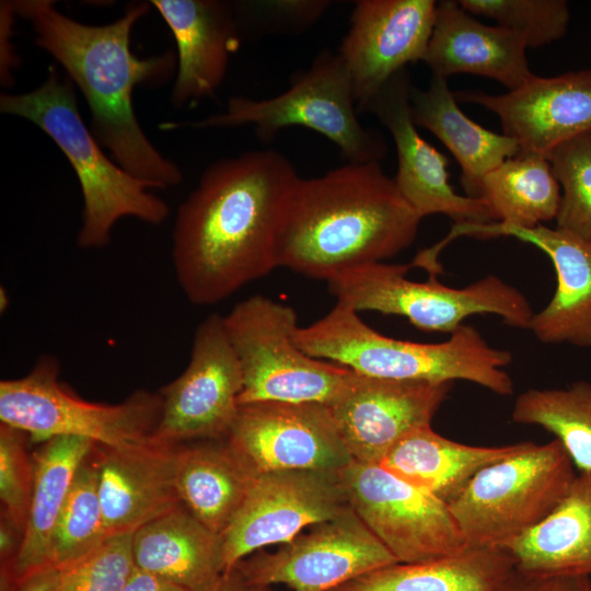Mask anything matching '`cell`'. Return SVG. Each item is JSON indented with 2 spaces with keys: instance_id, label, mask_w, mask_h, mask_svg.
I'll return each mask as SVG.
<instances>
[{
  "instance_id": "1",
  "label": "cell",
  "mask_w": 591,
  "mask_h": 591,
  "mask_svg": "<svg viewBox=\"0 0 591 591\" xmlns=\"http://www.w3.org/2000/svg\"><path fill=\"white\" fill-rule=\"evenodd\" d=\"M275 150L213 162L179 205L173 230L176 280L195 305H213L277 268L281 219L299 179Z\"/></svg>"
},
{
  "instance_id": "2",
  "label": "cell",
  "mask_w": 591,
  "mask_h": 591,
  "mask_svg": "<svg viewBox=\"0 0 591 591\" xmlns=\"http://www.w3.org/2000/svg\"><path fill=\"white\" fill-rule=\"evenodd\" d=\"M13 5L31 24L36 45L54 57L84 96L90 129L112 159L153 189L178 185L182 170L149 140L132 105L135 88L163 83L177 59L171 53L139 58L131 51V30L151 3L134 2L104 25L73 20L51 0H14Z\"/></svg>"
},
{
  "instance_id": "3",
  "label": "cell",
  "mask_w": 591,
  "mask_h": 591,
  "mask_svg": "<svg viewBox=\"0 0 591 591\" xmlns=\"http://www.w3.org/2000/svg\"><path fill=\"white\" fill-rule=\"evenodd\" d=\"M421 218L380 162L297 181L277 233V267L328 280L407 248Z\"/></svg>"
},
{
  "instance_id": "4",
  "label": "cell",
  "mask_w": 591,
  "mask_h": 591,
  "mask_svg": "<svg viewBox=\"0 0 591 591\" xmlns=\"http://www.w3.org/2000/svg\"><path fill=\"white\" fill-rule=\"evenodd\" d=\"M294 341L306 355L327 359L372 378L478 384L495 394H513L506 371L510 351L489 345L471 325H461L442 343L425 344L382 335L358 312L337 302L322 318L298 327Z\"/></svg>"
},
{
  "instance_id": "5",
  "label": "cell",
  "mask_w": 591,
  "mask_h": 591,
  "mask_svg": "<svg viewBox=\"0 0 591 591\" xmlns=\"http://www.w3.org/2000/svg\"><path fill=\"white\" fill-rule=\"evenodd\" d=\"M0 112L26 119L42 129L62 151L80 184L83 208L77 243L101 248L123 218L161 224L169 206L152 186L126 172L102 150L81 118L74 85L49 67L45 80L25 93H2Z\"/></svg>"
},
{
  "instance_id": "6",
  "label": "cell",
  "mask_w": 591,
  "mask_h": 591,
  "mask_svg": "<svg viewBox=\"0 0 591 591\" xmlns=\"http://www.w3.org/2000/svg\"><path fill=\"white\" fill-rule=\"evenodd\" d=\"M559 440L480 470L448 506L470 547L501 548L544 520L577 476Z\"/></svg>"
},
{
  "instance_id": "7",
  "label": "cell",
  "mask_w": 591,
  "mask_h": 591,
  "mask_svg": "<svg viewBox=\"0 0 591 591\" xmlns=\"http://www.w3.org/2000/svg\"><path fill=\"white\" fill-rule=\"evenodd\" d=\"M410 265L383 262L345 270L327 280L337 302L356 312L401 315L425 332L451 334L474 314H496L512 327L530 329L533 312L526 297L495 275L463 288L436 276L417 282L406 278Z\"/></svg>"
},
{
  "instance_id": "8",
  "label": "cell",
  "mask_w": 591,
  "mask_h": 591,
  "mask_svg": "<svg viewBox=\"0 0 591 591\" xmlns=\"http://www.w3.org/2000/svg\"><path fill=\"white\" fill-rule=\"evenodd\" d=\"M160 393L135 392L119 404L85 401L59 380V363L42 356L26 375L0 382V420L34 442L58 436L86 438L111 449L155 442Z\"/></svg>"
},
{
  "instance_id": "9",
  "label": "cell",
  "mask_w": 591,
  "mask_h": 591,
  "mask_svg": "<svg viewBox=\"0 0 591 591\" xmlns=\"http://www.w3.org/2000/svg\"><path fill=\"white\" fill-rule=\"evenodd\" d=\"M349 72L338 54L322 51L290 88L269 99L234 96L227 109L189 125L228 128L253 125L257 137L270 141L283 128L312 129L335 143L348 163L380 162L386 153L382 135L366 128Z\"/></svg>"
},
{
  "instance_id": "10",
  "label": "cell",
  "mask_w": 591,
  "mask_h": 591,
  "mask_svg": "<svg viewBox=\"0 0 591 591\" xmlns=\"http://www.w3.org/2000/svg\"><path fill=\"white\" fill-rule=\"evenodd\" d=\"M223 320L243 375L239 405L283 402L328 406L352 374V370L313 358L298 347V315L288 304L254 294L236 303Z\"/></svg>"
},
{
  "instance_id": "11",
  "label": "cell",
  "mask_w": 591,
  "mask_h": 591,
  "mask_svg": "<svg viewBox=\"0 0 591 591\" xmlns=\"http://www.w3.org/2000/svg\"><path fill=\"white\" fill-rule=\"evenodd\" d=\"M349 505L398 563L429 561L470 547L448 503L379 464L339 472Z\"/></svg>"
},
{
  "instance_id": "12",
  "label": "cell",
  "mask_w": 591,
  "mask_h": 591,
  "mask_svg": "<svg viewBox=\"0 0 591 591\" xmlns=\"http://www.w3.org/2000/svg\"><path fill=\"white\" fill-rule=\"evenodd\" d=\"M243 375L225 329L213 313L197 326L189 362L160 392L154 439L165 444L225 439L239 409Z\"/></svg>"
},
{
  "instance_id": "13",
  "label": "cell",
  "mask_w": 591,
  "mask_h": 591,
  "mask_svg": "<svg viewBox=\"0 0 591 591\" xmlns=\"http://www.w3.org/2000/svg\"><path fill=\"white\" fill-rule=\"evenodd\" d=\"M350 508L339 472L288 470L255 476L221 534L224 576L257 549L288 543L306 526Z\"/></svg>"
},
{
  "instance_id": "14",
  "label": "cell",
  "mask_w": 591,
  "mask_h": 591,
  "mask_svg": "<svg viewBox=\"0 0 591 591\" xmlns=\"http://www.w3.org/2000/svg\"><path fill=\"white\" fill-rule=\"evenodd\" d=\"M398 563L350 508L317 523L277 552L244 558L234 568L251 584H286L292 591H331L364 573Z\"/></svg>"
},
{
  "instance_id": "15",
  "label": "cell",
  "mask_w": 591,
  "mask_h": 591,
  "mask_svg": "<svg viewBox=\"0 0 591 591\" xmlns=\"http://www.w3.org/2000/svg\"><path fill=\"white\" fill-rule=\"evenodd\" d=\"M225 439L255 476L288 470L340 472L354 461L329 407L320 403L239 405Z\"/></svg>"
},
{
  "instance_id": "16",
  "label": "cell",
  "mask_w": 591,
  "mask_h": 591,
  "mask_svg": "<svg viewBox=\"0 0 591 591\" xmlns=\"http://www.w3.org/2000/svg\"><path fill=\"white\" fill-rule=\"evenodd\" d=\"M452 385L372 378L352 371L328 407L352 460L379 464L406 436L431 426Z\"/></svg>"
},
{
  "instance_id": "17",
  "label": "cell",
  "mask_w": 591,
  "mask_h": 591,
  "mask_svg": "<svg viewBox=\"0 0 591 591\" xmlns=\"http://www.w3.org/2000/svg\"><path fill=\"white\" fill-rule=\"evenodd\" d=\"M433 0H360L338 55L366 112L382 86L408 63L422 60L432 34Z\"/></svg>"
},
{
  "instance_id": "18",
  "label": "cell",
  "mask_w": 591,
  "mask_h": 591,
  "mask_svg": "<svg viewBox=\"0 0 591 591\" xmlns=\"http://www.w3.org/2000/svg\"><path fill=\"white\" fill-rule=\"evenodd\" d=\"M407 68L395 73L369 103L391 132L397 154L395 184L417 215L442 213L454 224L494 222L482 198L462 196L449 183V160L417 131L410 106Z\"/></svg>"
},
{
  "instance_id": "19",
  "label": "cell",
  "mask_w": 591,
  "mask_h": 591,
  "mask_svg": "<svg viewBox=\"0 0 591 591\" xmlns=\"http://www.w3.org/2000/svg\"><path fill=\"white\" fill-rule=\"evenodd\" d=\"M460 236H512L543 251L553 263L557 285L548 304L534 313L530 329L545 344L591 347V239L544 224L522 228L499 222L464 223L453 224L437 243L438 250Z\"/></svg>"
},
{
  "instance_id": "20",
  "label": "cell",
  "mask_w": 591,
  "mask_h": 591,
  "mask_svg": "<svg viewBox=\"0 0 591 591\" xmlns=\"http://www.w3.org/2000/svg\"><path fill=\"white\" fill-rule=\"evenodd\" d=\"M453 95L456 102L495 113L520 153L545 157L558 143L591 128V69L547 78L534 74L520 88L498 95L483 91Z\"/></svg>"
},
{
  "instance_id": "21",
  "label": "cell",
  "mask_w": 591,
  "mask_h": 591,
  "mask_svg": "<svg viewBox=\"0 0 591 591\" xmlns=\"http://www.w3.org/2000/svg\"><path fill=\"white\" fill-rule=\"evenodd\" d=\"M92 456L107 536L134 533L181 506L175 485L176 444L131 449L95 444Z\"/></svg>"
},
{
  "instance_id": "22",
  "label": "cell",
  "mask_w": 591,
  "mask_h": 591,
  "mask_svg": "<svg viewBox=\"0 0 591 591\" xmlns=\"http://www.w3.org/2000/svg\"><path fill=\"white\" fill-rule=\"evenodd\" d=\"M177 49L171 101L186 106L211 96L223 82L239 37L233 5L218 0H152Z\"/></svg>"
},
{
  "instance_id": "23",
  "label": "cell",
  "mask_w": 591,
  "mask_h": 591,
  "mask_svg": "<svg viewBox=\"0 0 591 591\" xmlns=\"http://www.w3.org/2000/svg\"><path fill=\"white\" fill-rule=\"evenodd\" d=\"M526 45L514 32L486 25L457 1L437 2L432 34L422 61L432 76L470 73L499 81L509 91L530 80Z\"/></svg>"
},
{
  "instance_id": "24",
  "label": "cell",
  "mask_w": 591,
  "mask_h": 591,
  "mask_svg": "<svg viewBox=\"0 0 591 591\" xmlns=\"http://www.w3.org/2000/svg\"><path fill=\"white\" fill-rule=\"evenodd\" d=\"M132 554L136 567L188 591H216L224 578L221 535L183 505L137 529Z\"/></svg>"
},
{
  "instance_id": "25",
  "label": "cell",
  "mask_w": 591,
  "mask_h": 591,
  "mask_svg": "<svg viewBox=\"0 0 591 591\" xmlns=\"http://www.w3.org/2000/svg\"><path fill=\"white\" fill-rule=\"evenodd\" d=\"M501 548L522 577L591 576V471H578L558 506Z\"/></svg>"
},
{
  "instance_id": "26",
  "label": "cell",
  "mask_w": 591,
  "mask_h": 591,
  "mask_svg": "<svg viewBox=\"0 0 591 591\" xmlns=\"http://www.w3.org/2000/svg\"><path fill=\"white\" fill-rule=\"evenodd\" d=\"M410 106L416 126L432 132L456 159L461 184L468 197L478 198L484 176L520 153L514 139L467 117L443 77L431 76L426 90L413 85Z\"/></svg>"
},
{
  "instance_id": "27",
  "label": "cell",
  "mask_w": 591,
  "mask_h": 591,
  "mask_svg": "<svg viewBox=\"0 0 591 591\" xmlns=\"http://www.w3.org/2000/svg\"><path fill=\"white\" fill-rule=\"evenodd\" d=\"M528 443L468 445L428 426L402 439L379 465L449 505L480 470L522 451Z\"/></svg>"
},
{
  "instance_id": "28",
  "label": "cell",
  "mask_w": 591,
  "mask_h": 591,
  "mask_svg": "<svg viewBox=\"0 0 591 591\" xmlns=\"http://www.w3.org/2000/svg\"><path fill=\"white\" fill-rule=\"evenodd\" d=\"M33 454L34 483L23 540L5 570L16 586L33 571L49 564V545L56 523L70 493L78 468L96 444L90 439L58 436Z\"/></svg>"
},
{
  "instance_id": "29",
  "label": "cell",
  "mask_w": 591,
  "mask_h": 591,
  "mask_svg": "<svg viewBox=\"0 0 591 591\" xmlns=\"http://www.w3.org/2000/svg\"><path fill=\"white\" fill-rule=\"evenodd\" d=\"M515 577L505 549L467 547L429 561L381 567L331 591H508Z\"/></svg>"
},
{
  "instance_id": "30",
  "label": "cell",
  "mask_w": 591,
  "mask_h": 591,
  "mask_svg": "<svg viewBox=\"0 0 591 591\" xmlns=\"http://www.w3.org/2000/svg\"><path fill=\"white\" fill-rule=\"evenodd\" d=\"M254 478L227 439L176 445L175 485L181 502L217 534L228 528Z\"/></svg>"
},
{
  "instance_id": "31",
  "label": "cell",
  "mask_w": 591,
  "mask_h": 591,
  "mask_svg": "<svg viewBox=\"0 0 591 591\" xmlns=\"http://www.w3.org/2000/svg\"><path fill=\"white\" fill-rule=\"evenodd\" d=\"M560 186L549 162L538 154L519 153L482 179L478 198L494 222L533 228L556 219Z\"/></svg>"
},
{
  "instance_id": "32",
  "label": "cell",
  "mask_w": 591,
  "mask_h": 591,
  "mask_svg": "<svg viewBox=\"0 0 591 591\" xmlns=\"http://www.w3.org/2000/svg\"><path fill=\"white\" fill-rule=\"evenodd\" d=\"M511 418L553 433L578 471H591V382L522 392L515 398Z\"/></svg>"
},
{
  "instance_id": "33",
  "label": "cell",
  "mask_w": 591,
  "mask_h": 591,
  "mask_svg": "<svg viewBox=\"0 0 591 591\" xmlns=\"http://www.w3.org/2000/svg\"><path fill=\"white\" fill-rule=\"evenodd\" d=\"M92 450L77 471L50 540L48 560L59 568L80 560L108 537Z\"/></svg>"
},
{
  "instance_id": "34",
  "label": "cell",
  "mask_w": 591,
  "mask_h": 591,
  "mask_svg": "<svg viewBox=\"0 0 591 591\" xmlns=\"http://www.w3.org/2000/svg\"><path fill=\"white\" fill-rule=\"evenodd\" d=\"M563 189L557 228L591 239V128L545 154Z\"/></svg>"
},
{
  "instance_id": "35",
  "label": "cell",
  "mask_w": 591,
  "mask_h": 591,
  "mask_svg": "<svg viewBox=\"0 0 591 591\" xmlns=\"http://www.w3.org/2000/svg\"><path fill=\"white\" fill-rule=\"evenodd\" d=\"M468 13L493 19L518 34L528 48L560 39L568 30L570 11L565 0H459Z\"/></svg>"
},
{
  "instance_id": "36",
  "label": "cell",
  "mask_w": 591,
  "mask_h": 591,
  "mask_svg": "<svg viewBox=\"0 0 591 591\" xmlns=\"http://www.w3.org/2000/svg\"><path fill=\"white\" fill-rule=\"evenodd\" d=\"M132 535L108 536L93 552L61 568L60 591H123L136 567Z\"/></svg>"
},
{
  "instance_id": "37",
  "label": "cell",
  "mask_w": 591,
  "mask_h": 591,
  "mask_svg": "<svg viewBox=\"0 0 591 591\" xmlns=\"http://www.w3.org/2000/svg\"><path fill=\"white\" fill-rule=\"evenodd\" d=\"M28 434L5 424L0 426V498L2 517L24 534L27 522L34 467L26 453Z\"/></svg>"
},
{
  "instance_id": "38",
  "label": "cell",
  "mask_w": 591,
  "mask_h": 591,
  "mask_svg": "<svg viewBox=\"0 0 591 591\" xmlns=\"http://www.w3.org/2000/svg\"><path fill=\"white\" fill-rule=\"evenodd\" d=\"M16 13L13 1H1L0 4V79L1 84H12L13 70L19 65V57L13 45V25Z\"/></svg>"
},
{
  "instance_id": "39",
  "label": "cell",
  "mask_w": 591,
  "mask_h": 591,
  "mask_svg": "<svg viewBox=\"0 0 591 591\" xmlns=\"http://www.w3.org/2000/svg\"><path fill=\"white\" fill-rule=\"evenodd\" d=\"M274 19L288 24H304L317 19L327 8V1H267L256 4Z\"/></svg>"
},
{
  "instance_id": "40",
  "label": "cell",
  "mask_w": 591,
  "mask_h": 591,
  "mask_svg": "<svg viewBox=\"0 0 591 591\" xmlns=\"http://www.w3.org/2000/svg\"><path fill=\"white\" fill-rule=\"evenodd\" d=\"M508 591H591L590 576L526 578L517 572Z\"/></svg>"
},
{
  "instance_id": "41",
  "label": "cell",
  "mask_w": 591,
  "mask_h": 591,
  "mask_svg": "<svg viewBox=\"0 0 591 591\" xmlns=\"http://www.w3.org/2000/svg\"><path fill=\"white\" fill-rule=\"evenodd\" d=\"M61 568L48 564L25 577L15 591H60Z\"/></svg>"
},
{
  "instance_id": "42",
  "label": "cell",
  "mask_w": 591,
  "mask_h": 591,
  "mask_svg": "<svg viewBox=\"0 0 591 591\" xmlns=\"http://www.w3.org/2000/svg\"><path fill=\"white\" fill-rule=\"evenodd\" d=\"M123 591H188L155 573L135 567Z\"/></svg>"
},
{
  "instance_id": "43",
  "label": "cell",
  "mask_w": 591,
  "mask_h": 591,
  "mask_svg": "<svg viewBox=\"0 0 591 591\" xmlns=\"http://www.w3.org/2000/svg\"><path fill=\"white\" fill-rule=\"evenodd\" d=\"M216 591H271L270 587L255 586L243 580L235 571L225 575Z\"/></svg>"
},
{
  "instance_id": "44",
  "label": "cell",
  "mask_w": 591,
  "mask_h": 591,
  "mask_svg": "<svg viewBox=\"0 0 591 591\" xmlns=\"http://www.w3.org/2000/svg\"><path fill=\"white\" fill-rule=\"evenodd\" d=\"M8 305H9L8 293H7L5 289H3V287H1V290H0V310H1V312L5 311Z\"/></svg>"
}]
</instances>
